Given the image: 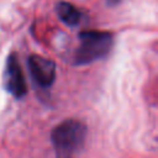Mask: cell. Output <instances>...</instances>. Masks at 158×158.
Returning a JSON list of instances; mask_svg holds the SVG:
<instances>
[{
  "label": "cell",
  "mask_w": 158,
  "mask_h": 158,
  "mask_svg": "<svg viewBox=\"0 0 158 158\" xmlns=\"http://www.w3.org/2000/svg\"><path fill=\"white\" fill-rule=\"evenodd\" d=\"M86 126L74 118L65 120L57 125L51 135L56 158H75L84 146Z\"/></svg>",
  "instance_id": "obj_1"
},
{
  "label": "cell",
  "mask_w": 158,
  "mask_h": 158,
  "mask_svg": "<svg viewBox=\"0 0 158 158\" xmlns=\"http://www.w3.org/2000/svg\"><path fill=\"white\" fill-rule=\"evenodd\" d=\"M80 44L74 54L75 64L84 65L105 58L114 44V37L106 31H83L79 33Z\"/></svg>",
  "instance_id": "obj_2"
},
{
  "label": "cell",
  "mask_w": 158,
  "mask_h": 158,
  "mask_svg": "<svg viewBox=\"0 0 158 158\" xmlns=\"http://www.w3.org/2000/svg\"><path fill=\"white\" fill-rule=\"evenodd\" d=\"M112 1H115V2H117V1H120V0H112Z\"/></svg>",
  "instance_id": "obj_6"
},
{
  "label": "cell",
  "mask_w": 158,
  "mask_h": 158,
  "mask_svg": "<svg viewBox=\"0 0 158 158\" xmlns=\"http://www.w3.org/2000/svg\"><path fill=\"white\" fill-rule=\"evenodd\" d=\"M4 85L6 90L17 99H21L27 94V84L15 53L9 54L7 57L4 73Z\"/></svg>",
  "instance_id": "obj_3"
},
{
  "label": "cell",
  "mask_w": 158,
  "mask_h": 158,
  "mask_svg": "<svg viewBox=\"0 0 158 158\" xmlns=\"http://www.w3.org/2000/svg\"><path fill=\"white\" fill-rule=\"evenodd\" d=\"M30 73L33 80L43 89L49 88L56 79V64L52 59H47L42 56L32 54L27 60Z\"/></svg>",
  "instance_id": "obj_4"
},
{
  "label": "cell",
  "mask_w": 158,
  "mask_h": 158,
  "mask_svg": "<svg viewBox=\"0 0 158 158\" xmlns=\"http://www.w3.org/2000/svg\"><path fill=\"white\" fill-rule=\"evenodd\" d=\"M56 11L58 17L68 26H77L80 21V12L78 9L67 1H59L56 5Z\"/></svg>",
  "instance_id": "obj_5"
}]
</instances>
